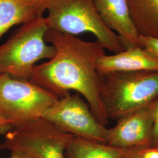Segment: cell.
Segmentation results:
<instances>
[{"mask_svg":"<svg viewBox=\"0 0 158 158\" xmlns=\"http://www.w3.org/2000/svg\"><path fill=\"white\" fill-rule=\"evenodd\" d=\"M45 40L56 49L48 61L35 65L29 80L59 98L76 91L83 96L91 111L102 125L109 119L102 100L104 76L97 68L98 60L106 55L97 40L88 42L73 35L49 29Z\"/></svg>","mask_w":158,"mask_h":158,"instance_id":"6da1fadb","label":"cell"},{"mask_svg":"<svg viewBox=\"0 0 158 158\" xmlns=\"http://www.w3.org/2000/svg\"><path fill=\"white\" fill-rule=\"evenodd\" d=\"M48 29L43 15L16 29L0 45V75L5 74L15 79L29 80L36 63L54 56L55 48L48 45L45 40Z\"/></svg>","mask_w":158,"mask_h":158,"instance_id":"7a4b0ae2","label":"cell"},{"mask_svg":"<svg viewBox=\"0 0 158 158\" xmlns=\"http://www.w3.org/2000/svg\"><path fill=\"white\" fill-rule=\"evenodd\" d=\"M46 10L49 29L73 36L91 33L104 49L115 53L124 51L118 35L102 21L94 0H46Z\"/></svg>","mask_w":158,"mask_h":158,"instance_id":"3957f363","label":"cell"},{"mask_svg":"<svg viewBox=\"0 0 158 158\" xmlns=\"http://www.w3.org/2000/svg\"><path fill=\"white\" fill-rule=\"evenodd\" d=\"M103 76L102 100L108 119L117 120L158 97V71L114 72Z\"/></svg>","mask_w":158,"mask_h":158,"instance_id":"277c9868","label":"cell"},{"mask_svg":"<svg viewBox=\"0 0 158 158\" xmlns=\"http://www.w3.org/2000/svg\"><path fill=\"white\" fill-rule=\"evenodd\" d=\"M59 98L29 80L0 75V115L12 129L42 117Z\"/></svg>","mask_w":158,"mask_h":158,"instance_id":"5b68a950","label":"cell"},{"mask_svg":"<svg viewBox=\"0 0 158 158\" xmlns=\"http://www.w3.org/2000/svg\"><path fill=\"white\" fill-rule=\"evenodd\" d=\"M73 135L42 118L31 121L6 134L0 151L21 153L34 158H66Z\"/></svg>","mask_w":158,"mask_h":158,"instance_id":"8992f818","label":"cell"},{"mask_svg":"<svg viewBox=\"0 0 158 158\" xmlns=\"http://www.w3.org/2000/svg\"><path fill=\"white\" fill-rule=\"evenodd\" d=\"M41 118L66 133L107 144L108 129L96 119L78 93L59 98Z\"/></svg>","mask_w":158,"mask_h":158,"instance_id":"52a82bcc","label":"cell"},{"mask_svg":"<svg viewBox=\"0 0 158 158\" xmlns=\"http://www.w3.org/2000/svg\"><path fill=\"white\" fill-rule=\"evenodd\" d=\"M153 102L117 119L108 130V145L127 149L152 147Z\"/></svg>","mask_w":158,"mask_h":158,"instance_id":"ba28073f","label":"cell"},{"mask_svg":"<svg viewBox=\"0 0 158 158\" xmlns=\"http://www.w3.org/2000/svg\"><path fill=\"white\" fill-rule=\"evenodd\" d=\"M94 2L102 21L117 33L125 49L132 46L141 47L140 35L131 19L127 0H94Z\"/></svg>","mask_w":158,"mask_h":158,"instance_id":"9c48e42d","label":"cell"},{"mask_svg":"<svg viewBox=\"0 0 158 158\" xmlns=\"http://www.w3.org/2000/svg\"><path fill=\"white\" fill-rule=\"evenodd\" d=\"M102 76L114 72L158 71V59L143 48L132 46L112 55L101 57L97 63Z\"/></svg>","mask_w":158,"mask_h":158,"instance_id":"30bf717a","label":"cell"},{"mask_svg":"<svg viewBox=\"0 0 158 158\" xmlns=\"http://www.w3.org/2000/svg\"><path fill=\"white\" fill-rule=\"evenodd\" d=\"M46 0H0V38L15 25L43 15Z\"/></svg>","mask_w":158,"mask_h":158,"instance_id":"8fae6325","label":"cell"},{"mask_svg":"<svg viewBox=\"0 0 158 158\" xmlns=\"http://www.w3.org/2000/svg\"><path fill=\"white\" fill-rule=\"evenodd\" d=\"M132 150L74 135L65 151V156L66 158H125Z\"/></svg>","mask_w":158,"mask_h":158,"instance_id":"7c38bea8","label":"cell"},{"mask_svg":"<svg viewBox=\"0 0 158 158\" xmlns=\"http://www.w3.org/2000/svg\"><path fill=\"white\" fill-rule=\"evenodd\" d=\"M130 16L140 35L158 38V0H127Z\"/></svg>","mask_w":158,"mask_h":158,"instance_id":"4fadbf2b","label":"cell"},{"mask_svg":"<svg viewBox=\"0 0 158 158\" xmlns=\"http://www.w3.org/2000/svg\"><path fill=\"white\" fill-rule=\"evenodd\" d=\"M139 42L142 48L158 59V38L139 35Z\"/></svg>","mask_w":158,"mask_h":158,"instance_id":"5bb4252c","label":"cell"},{"mask_svg":"<svg viewBox=\"0 0 158 158\" xmlns=\"http://www.w3.org/2000/svg\"><path fill=\"white\" fill-rule=\"evenodd\" d=\"M152 147H158V97L153 102Z\"/></svg>","mask_w":158,"mask_h":158,"instance_id":"9a60e30c","label":"cell"},{"mask_svg":"<svg viewBox=\"0 0 158 158\" xmlns=\"http://www.w3.org/2000/svg\"><path fill=\"white\" fill-rule=\"evenodd\" d=\"M138 153L141 158H158V148H148L138 149Z\"/></svg>","mask_w":158,"mask_h":158,"instance_id":"2e32d148","label":"cell"},{"mask_svg":"<svg viewBox=\"0 0 158 158\" xmlns=\"http://www.w3.org/2000/svg\"><path fill=\"white\" fill-rule=\"evenodd\" d=\"M12 129L11 123L0 115V135H6Z\"/></svg>","mask_w":158,"mask_h":158,"instance_id":"e0dca14e","label":"cell"},{"mask_svg":"<svg viewBox=\"0 0 158 158\" xmlns=\"http://www.w3.org/2000/svg\"><path fill=\"white\" fill-rule=\"evenodd\" d=\"M10 158H34L21 153L12 152Z\"/></svg>","mask_w":158,"mask_h":158,"instance_id":"ac0fdd59","label":"cell"},{"mask_svg":"<svg viewBox=\"0 0 158 158\" xmlns=\"http://www.w3.org/2000/svg\"><path fill=\"white\" fill-rule=\"evenodd\" d=\"M138 149H132L128 155L125 158H141L138 153Z\"/></svg>","mask_w":158,"mask_h":158,"instance_id":"d6986e66","label":"cell"},{"mask_svg":"<svg viewBox=\"0 0 158 158\" xmlns=\"http://www.w3.org/2000/svg\"><path fill=\"white\" fill-rule=\"evenodd\" d=\"M156 148H158V147H156Z\"/></svg>","mask_w":158,"mask_h":158,"instance_id":"ffe728a7","label":"cell"}]
</instances>
